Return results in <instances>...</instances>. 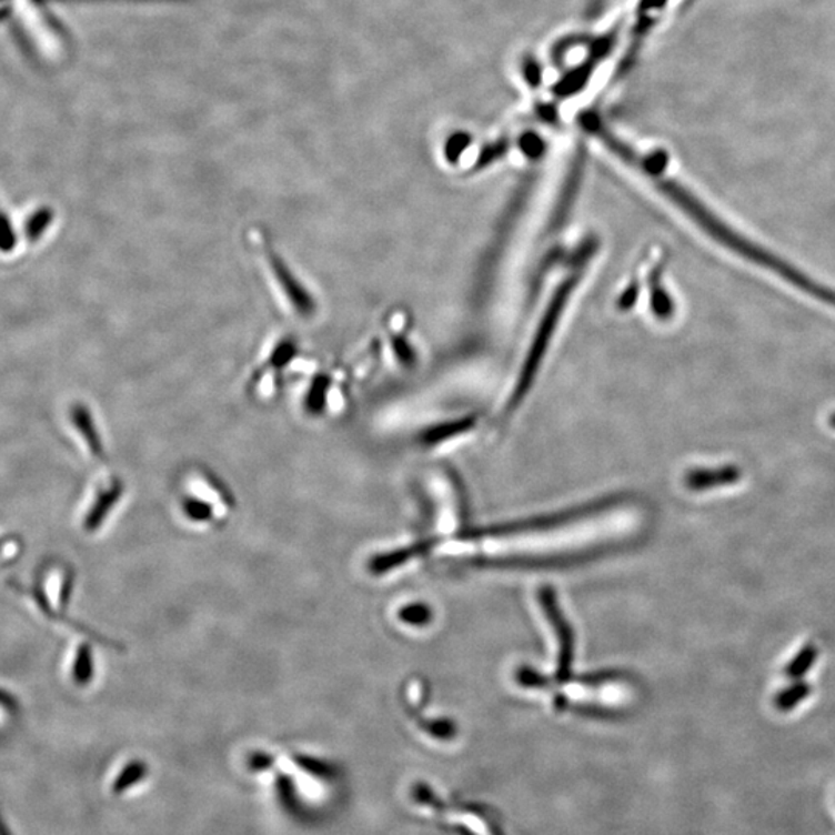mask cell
<instances>
[{"label": "cell", "mask_w": 835, "mask_h": 835, "mask_svg": "<svg viewBox=\"0 0 835 835\" xmlns=\"http://www.w3.org/2000/svg\"><path fill=\"white\" fill-rule=\"evenodd\" d=\"M148 775V764L141 762H133L124 767V771L118 775L115 785H113V793L121 794L130 786L137 785Z\"/></svg>", "instance_id": "13"}, {"label": "cell", "mask_w": 835, "mask_h": 835, "mask_svg": "<svg viewBox=\"0 0 835 835\" xmlns=\"http://www.w3.org/2000/svg\"><path fill=\"white\" fill-rule=\"evenodd\" d=\"M818 648L814 644H807L797 653V656L785 667L787 680L799 681L817 663Z\"/></svg>", "instance_id": "11"}, {"label": "cell", "mask_w": 835, "mask_h": 835, "mask_svg": "<svg viewBox=\"0 0 835 835\" xmlns=\"http://www.w3.org/2000/svg\"><path fill=\"white\" fill-rule=\"evenodd\" d=\"M743 479L742 469L738 466L713 467V469H693L684 476L685 486L691 491H708L716 487L734 486Z\"/></svg>", "instance_id": "6"}, {"label": "cell", "mask_w": 835, "mask_h": 835, "mask_svg": "<svg viewBox=\"0 0 835 835\" xmlns=\"http://www.w3.org/2000/svg\"><path fill=\"white\" fill-rule=\"evenodd\" d=\"M0 835H11L10 828H8L6 821H3L2 813H0Z\"/></svg>", "instance_id": "18"}, {"label": "cell", "mask_w": 835, "mask_h": 835, "mask_svg": "<svg viewBox=\"0 0 835 835\" xmlns=\"http://www.w3.org/2000/svg\"><path fill=\"white\" fill-rule=\"evenodd\" d=\"M298 763L301 764L302 769L313 772V774H316V775L329 774V766H326V764L324 763L318 762V759L305 758V756H301V758H298Z\"/></svg>", "instance_id": "16"}, {"label": "cell", "mask_w": 835, "mask_h": 835, "mask_svg": "<svg viewBox=\"0 0 835 835\" xmlns=\"http://www.w3.org/2000/svg\"><path fill=\"white\" fill-rule=\"evenodd\" d=\"M247 245L255 259L271 298L283 316L299 324H310L321 313V301L305 279L298 274L265 230L252 227L247 232Z\"/></svg>", "instance_id": "2"}, {"label": "cell", "mask_w": 835, "mask_h": 835, "mask_svg": "<svg viewBox=\"0 0 835 835\" xmlns=\"http://www.w3.org/2000/svg\"><path fill=\"white\" fill-rule=\"evenodd\" d=\"M566 298V291H563V294L559 295L557 299H555L554 302V309L550 311V316H547L545 322V334L550 333V326L554 325L555 319H557L559 310H561V303L563 299ZM541 339V342H537V344L534 345L533 353H531L530 360H527V365L525 369H523L522 378H520L517 392H515V400H520L522 398L523 393H525V390L530 388V382L533 380L534 370L537 368V362L541 361L539 358L542 356L543 350H545V341L547 336L539 338ZM512 398V400H514Z\"/></svg>", "instance_id": "7"}, {"label": "cell", "mask_w": 835, "mask_h": 835, "mask_svg": "<svg viewBox=\"0 0 835 835\" xmlns=\"http://www.w3.org/2000/svg\"><path fill=\"white\" fill-rule=\"evenodd\" d=\"M73 423L77 424L78 431L84 436L90 452H92L94 456H98V459H102V455H104V449H102L101 439L100 435H98L97 427H94L92 416L85 411V408H77V411L73 412Z\"/></svg>", "instance_id": "10"}, {"label": "cell", "mask_w": 835, "mask_h": 835, "mask_svg": "<svg viewBox=\"0 0 835 835\" xmlns=\"http://www.w3.org/2000/svg\"><path fill=\"white\" fill-rule=\"evenodd\" d=\"M401 622L413 626H423L432 621V612L427 605L411 604L405 605L398 613Z\"/></svg>", "instance_id": "15"}, {"label": "cell", "mask_w": 835, "mask_h": 835, "mask_svg": "<svg viewBox=\"0 0 835 835\" xmlns=\"http://www.w3.org/2000/svg\"><path fill=\"white\" fill-rule=\"evenodd\" d=\"M606 514L608 511H586L550 522L499 527L487 534L464 535L461 543L484 545L474 562L563 561L602 546L598 543L606 537L597 533L598 520Z\"/></svg>", "instance_id": "1"}, {"label": "cell", "mask_w": 835, "mask_h": 835, "mask_svg": "<svg viewBox=\"0 0 835 835\" xmlns=\"http://www.w3.org/2000/svg\"><path fill=\"white\" fill-rule=\"evenodd\" d=\"M93 670V656L90 648L87 645H82L78 650L77 661H74L73 677L77 684L85 685L92 680Z\"/></svg>", "instance_id": "14"}, {"label": "cell", "mask_w": 835, "mask_h": 835, "mask_svg": "<svg viewBox=\"0 0 835 835\" xmlns=\"http://www.w3.org/2000/svg\"><path fill=\"white\" fill-rule=\"evenodd\" d=\"M302 356V346L293 333L274 334L263 345L258 361L252 364L248 388L260 398H270L279 392L282 378L293 369Z\"/></svg>", "instance_id": "4"}, {"label": "cell", "mask_w": 835, "mask_h": 835, "mask_svg": "<svg viewBox=\"0 0 835 835\" xmlns=\"http://www.w3.org/2000/svg\"><path fill=\"white\" fill-rule=\"evenodd\" d=\"M123 484L115 482L112 486L108 487V490L101 492L100 497L97 499L92 510H90L89 515H87V531L98 530V527L102 525L104 519H108V515L112 512L113 506H115L121 497H123Z\"/></svg>", "instance_id": "8"}, {"label": "cell", "mask_w": 835, "mask_h": 835, "mask_svg": "<svg viewBox=\"0 0 835 835\" xmlns=\"http://www.w3.org/2000/svg\"><path fill=\"white\" fill-rule=\"evenodd\" d=\"M670 200L683 209L685 214L691 217L692 220H695V222L698 223L707 234H711V238L718 240V242L723 243L724 247H727L728 250L738 252L744 259L758 263V265L767 268L769 271H774L775 274L782 275L783 279L793 283L797 289L806 291L807 294H813L815 298L821 299V301L835 306L834 291L825 289V286H821L818 283L811 281V279H807L806 275L799 273L795 268L787 265L786 262H782V260L775 258V255L769 254V252L751 243L750 240L736 234L731 228L716 219L712 212H708V209L704 208L703 204H701L691 192L685 191L684 188H676L675 191L672 192V195H670Z\"/></svg>", "instance_id": "3"}, {"label": "cell", "mask_w": 835, "mask_h": 835, "mask_svg": "<svg viewBox=\"0 0 835 835\" xmlns=\"http://www.w3.org/2000/svg\"><path fill=\"white\" fill-rule=\"evenodd\" d=\"M811 693H813V685H809L802 680L795 681L794 684L787 685L786 688H782V691L775 695V707H777L779 712L794 711V708L797 707L798 704H802Z\"/></svg>", "instance_id": "9"}, {"label": "cell", "mask_w": 835, "mask_h": 835, "mask_svg": "<svg viewBox=\"0 0 835 835\" xmlns=\"http://www.w3.org/2000/svg\"><path fill=\"white\" fill-rule=\"evenodd\" d=\"M829 425L831 427L835 429V413H833V415L829 416Z\"/></svg>", "instance_id": "19"}, {"label": "cell", "mask_w": 835, "mask_h": 835, "mask_svg": "<svg viewBox=\"0 0 835 835\" xmlns=\"http://www.w3.org/2000/svg\"><path fill=\"white\" fill-rule=\"evenodd\" d=\"M273 762V756L260 754V752H258V754H252L250 756V762H248V764H250L252 771H263L268 769Z\"/></svg>", "instance_id": "17"}, {"label": "cell", "mask_w": 835, "mask_h": 835, "mask_svg": "<svg viewBox=\"0 0 835 835\" xmlns=\"http://www.w3.org/2000/svg\"><path fill=\"white\" fill-rule=\"evenodd\" d=\"M339 382L329 370L316 369L311 373L301 392L302 411L310 416H321L330 411V405L341 401L334 396Z\"/></svg>", "instance_id": "5"}, {"label": "cell", "mask_w": 835, "mask_h": 835, "mask_svg": "<svg viewBox=\"0 0 835 835\" xmlns=\"http://www.w3.org/2000/svg\"><path fill=\"white\" fill-rule=\"evenodd\" d=\"M184 515L194 523H208L214 519L215 511L207 500L188 497L183 500Z\"/></svg>", "instance_id": "12"}]
</instances>
